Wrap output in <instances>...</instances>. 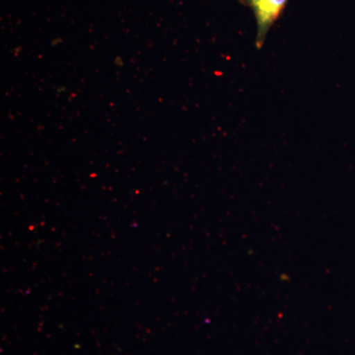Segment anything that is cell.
Returning a JSON list of instances; mask_svg holds the SVG:
<instances>
[{
    "instance_id": "cell-1",
    "label": "cell",
    "mask_w": 355,
    "mask_h": 355,
    "mask_svg": "<svg viewBox=\"0 0 355 355\" xmlns=\"http://www.w3.org/2000/svg\"><path fill=\"white\" fill-rule=\"evenodd\" d=\"M253 11L257 24L256 48L261 50L273 25L282 17L291 0H238Z\"/></svg>"
},
{
    "instance_id": "cell-2",
    "label": "cell",
    "mask_w": 355,
    "mask_h": 355,
    "mask_svg": "<svg viewBox=\"0 0 355 355\" xmlns=\"http://www.w3.org/2000/svg\"><path fill=\"white\" fill-rule=\"evenodd\" d=\"M114 64L118 65V67H123V60L120 57H118L114 60Z\"/></svg>"
}]
</instances>
